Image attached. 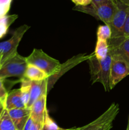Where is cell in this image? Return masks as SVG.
Instances as JSON below:
<instances>
[{"mask_svg": "<svg viewBox=\"0 0 129 130\" xmlns=\"http://www.w3.org/2000/svg\"><path fill=\"white\" fill-rule=\"evenodd\" d=\"M16 130H24L31 116V109L28 107L8 110Z\"/></svg>", "mask_w": 129, "mask_h": 130, "instance_id": "obj_11", "label": "cell"}, {"mask_svg": "<svg viewBox=\"0 0 129 130\" xmlns=\"http://www.w3.org/2000/svg\"><path fill=\"white\" fill-rule=\"evenodd\" d=\"M5 79H0V100H2L5 104V102L6 100V96L8 95V91L5 88L4 82ZM5 105V104H4Z\"/></svg>", "mask_w": 129, "mask_h": 130, "instance_id": "obj_22", "label": "cell"}, {"mask_svg": "<svg viewBox=\"0 0 129 130\" xmlns=\"http://www.w3.org/2000/svg\"><path fill=\"white\" fill-rule=\"evenodd\" d=\"M90 56H91V55H78L73 57V58H72L71 59L68 60V61H67V62L64 63H63V64H61L60 71H59V72H58L57 74L54 75V76H51V77H49L48 79H46L47 83H48V93L51 90V89L53 88V85H54V83L56 82L57 80H58L63 74L67 72L68 70L72 69V67L75 66L76 65L78 64L79 63H81V62H82L84 60H87L89 58Z\"/></svg>", "mask_w": 129, "mask_h": 130, "instance_id": "obj_10", "label": "cell"}, {"mask_svg": "<svg viewBox=\"0 0 129 130\" xmlns=\"http://www.w3.org/2000/svg\"><path fill=\"white\" fill-rule=\"evenodd\" d=\"M48 93V83L46 79L41 81H32L29 91V101L26 107L30 108L34 103L43 95Z\"/></svg>", "mask_w": 129, "mask_h": 130, "instance_id": "obj_12", "label": "cell"}, {"mask_svg": "<svg viewBox=\"0 0 129 130\" xmlns=\"http://www.w3.org/2000/svg\"><path fill=\"white\" fill-rule=\"evenodd\" d=\"M75 6H87L91 4V0H72Z\"/></svg>", "mask_w": 129, "mask_h": 130, "instance_id": "obj_24", "label": "cell"}, {"mask_svg": "<svg viewBox=\"0 0 129 130\" xmlns=\"http://www.w3.org/2000/svg\"><path fill=\"white\" fill-rule=\"evenodd\" d=\"M0 130H16L8 110L5 109L0 118Z\"/></svg>", "mask_w": 129, "mask_h": 130, "instance_id": "obj_18", "label": "cell"}, {"mask_svg": "<svg viewBox=\"0 0 129 130\" xmlns=\"http://www.w3.org/2000/svg\"><path fill=\"white\" fill-rule=\"evenodd\" d=\"M111 60L112 56L110 51L108 55L104 59H97L93 52L87 60L89 65L91 81H92V83H100L104 86L106 91H110V78Z\"/></svg>", "mask_w": 129, "mask_h": 130, "instance_id": "obj_1", "label": "cell"}, {"mask_svg": "<svg viewBox=\"0 0 129 130\" xmlns=\"http://www.w3.org/2000/svg\"><path fill=\"white\" fill-rule=\"evenodd\" d=\"M108 1H110V0H91V4L94 5H97Z\"/></svg>", "mask_w": 129, "mask_h": 130, "instance_id": "obj_26", "label": "cell"}, {"mask_svg": "<svg viewBox=\"0 0 129 130\" xmlns=\"http://www.w3.org/2000/svg\"><path fill=\"white\" fill-rule=\"evenodd\" d=\"M28 66L26 57L16 53L14 56L3 62L0 69V79H6L11 77L22 79L25 76Z\"/></svg>", "mask_w": 129, "mask_h": 130, "instance_id": "obj_4", "label": "cell"}, {"mask_svg": "<svg viewBox=\"0 0 129 130\" xmlns=\"http://www.w3.org/2000/svg\"><path fill=\"white\" fill-rule=\"evenodd\" d=\"M4 109H5V108H1V109H0V118H1V114H2V113H3V112Z\"/></svg>", "mask_w": 129, "mask_h": 130, "instance_id": "obj_29", "label": "cell"}, {"mask_svg": "<svg viewBox=\"0 0 129 130\" xmlns=\"http://www.w3.org/2000/svg\"><path fill=\"white\" fill-rule=\"evenodd\" d=\"M42 125L43 124L36 123V122H34L33 121V123L32 124L30 130H41L42 128Z\"/></svg>", "mask_w": 129, "mask_h": 130, "instance_id": "obj_25", "label": "cell"}, {"mask_svg": "<svg viewBox=\"0 0 129 130\" xmlns=\"http://www.w3.org/2000/svg\"><path fill=\"white\" fill-rule=\"evenodd\" d=\"M25 77L32 81H41L46 80L49 77L46 73L38 67L31 64H28Z\"/></svg>", "mask_w": 129, "mask_h": 130, "instance_id": "obj_15", "label": "cell"}, {"mask_svg": "<svg viewBox=\"0 0 129 130\" xmlns=\"http://www.w3.org/2000/svg\"><path fill=\"white\" fill-rule=\"evenodd\" d=\"M4 107L7 110L26 107L20 88L15 89L8 93Z\"/></svg>", "mask_w": 129, "mask_h": 130, "instance_id": "obj_14", "label": "cell"}, {"mask_svg": "<svg viewBox=\"0 0 129 130\" xmlns=\"http://www.w3.org/2000/svg\"><path fill=\"white\" fill-rule=\"evenodd\" d=\"M30 27L23 25L15 29L11 38L5 41L0 43V53L2 55L1 63L15 55L17 52V48L25 33Z\"/></svg>", "mask_w": 129, "mask_h": 130, "instance_id": "obj_6", "label": "cell"}, {"mask_svg": "<svg viewBox=\"0 0 129 130\" xmlns=\"http://www.w3.org/2000/svg\"><path fill=\"white\" fill-rule=\"evenodd\" d=\"M119 111L118 104L113 103L103 114L89 124L80 127V130H110Z\"/></svg>", "mask_w": 129, "mask_h": 130, "instance_id": "obj_5", "label": "cell"}, {"mask_svg": "<svg viewBox=\"0 0 129 130\" xmlns=\"http://www.w3.org/2000/svg\"><path fill=\"white\" fill-rule=\"evenodd\" d=\"M1 60H2V55L0 53V69H1V66H2V63H1Z\"/></svg>", "mask_w": 129, "mask_h": 130, "instance_id": "obj_30", "label": "cell"}, {"mask_svg": "<svg viewBox=\"0 0 129 130\" xmlns=\"http://www.w3.org/2000/svg\"><path fill=\"white\" fill-rule=\"evenodd\" d=\"M46 96L47 95H43L38 99L31 106V116L34 122L43 124L44 116L48 111L46 109Z\"/></svg>", "mask_w": 129, "mask_h": 130, "instance_id": "obj_13", "label": "cell"}, {"mask_svg": "<svg viewBox=\"0 0 129 130\" xmlns=\"http://www.w3.org/2000/svg\"><path fill=\"white\" fill-rule=\"evenodd\" d=\"M119 1H121V2H122L123 3L125 4V5L129 6V0H119Z\"/></svg>", "mask_w": 129, "mask_h": 130, "instance_id": "obj_27", "label": "cell"}, {"mask_svg": "<svg viewBox=\"0 0 129 130\" xmlns=\"http://www.w3.org/2000/svg\"><path fill=\"white\" fill-rule=\"evenodd\" d=\"M94 53L97 59L102 60L106 58L109 53V46L107 41L97 39Z\"/></svg>", "mask_w": 129, "mask_h": 130, "instance_id": "obj_16", "label": "cell"}, {"mask_svg": "<svg viewBox=\"0 0 129 130\" xmlns=\"http://www.w3.org/2000/svg\"><path fill=\"white\" fill-rule=\"evenodd\" d=\"M28 64L38 67L49 77L57 74L59 72L61 63L56 59L52 58L44 53L42 50L34 48L30 55L26 57Z\"/></svg>", "mask_w": 129, "mask_h": 130, "instance_id": "obj_2", "label": "cell"}, {"mask_svg": "<svg viewBox=\"0 0 129 130\" xmlns=\"http://www.w3.org/2000/svg\"><path fill=\"white\" fill-rule=\"evenodd\" d=\"M4 102L2 101L1 100H0V109H1V108H5L4 107Z\"/></svg>", "mask_w": 129, "mask_h": 130, "instance_id": "obj_28", "label": "cell"}, {"mask_svg": "<svg viewBox=\"0 0 129 130\" xmlns=\"http://www.w3.org/2000/svg\"><path fill=\"white\" fill-rule=\"evenodd\" d=\"M13 0H0V19L7 15Z\"/></svg>", "mask_w": 129, "mask_h": 130, "instance_id": "obj_21", "label": "cell"}, {"mask_svg": "<svg viewBox=\"0 0 129 130\" xmlns=\"http://www.w3.org/2000/svg\"><path fill=\"white\" fill-rule=\"evenodd\" d=\"M110 67V88L112 90L119 82L129 75V65L121 57L112 55Z\"/></svg>", "mask_w": 129, "mask_h": 130, "instance_id": "obj_8", "label": "cell"}, {"mask_svg": "<svg viewBox=\"0 0 129 130\" xmlns=\"http://www.w3.org/2000/svg\"><path fill=\"white\" fill-rule=\"evenodd\" d=\"M75 128H70V129H64L58 126L55 122L49 117L48 111L46 112L44 116V121H43L42 128L41 130H74Z\"/></svg>", "mask_w": 129, "mask_h": 130, "instance_id": "obj_19", "label": "cell"}, {"mask_svg": "<svg viewBox=\"0 0 129 130\" xmlns=\"http://www.w3.org/2000/svg\"><path fill=\"white\" fill-rule=\"evenodd\" d=\"M123 34V36L129 37V11L128 13L127 16H126L125 24H124Z\"/></svg>", "mask_w": 129, "mask_h": 130, "instance_id": "obj_23", "label": "cell"}, {"mask_svg": "<svg viewBox=\"0 0 129 130\" xmlns=\"http://www.w3.org/2000/svg\"><path fill=\"white\" fill-rule=\"evenodd\" d=\"M126 130H129V122H128V126H127V128H126Z\"/></svg>", "mask_w": 129, "mask_h": 130, "instance_id": "obj_32", "label": "cell"}, {"mask_svg": "<svg viewBox=\"0 0 129 130\" xmlns=\"http://www.w3.org/2000/svg\"><path fill=\"white\" fill-rule=\"evenodd\" d=\"M17 18V15H6L0 19V39L7 34L10 26Z\"/></svg>", "mask_w": 129, "mask_h": 130, "instance_id": "obj_17", "label": "cell"}, {"mask_svg": "<svg viewBox=\"0 0 129 130\" xmlns=\"http://www.w3.org/2000/svg\"><path fill=\"white\" fill-rule=\"evenodd\" d=\"M111 37V31L110 26L106 25L99 26L97 31V39L108 41Z\"/></svg>", "mask_w": 129, "mask_h": 130, "instance_id": "obj_20", "label": "cell"}, {"mask_svg": "<svg viewBox=\"0 0 129 130\" xmlns=\"http://www.w3.org/2000/svg\"><path fill=\"white\" fill-rule=\"evenodd\" d=\"M115 3L116 9L110 25L111 31V38H117L123 36V29L129 11V6L123 3L119 0H115Z\"/></svg>", "mask_w": 129, "mask_h": 130, "instance_id": "obj_7", "label": "cell"}, {"mask_svg": "<svg viewBox=\"0 0 129 130\" xmlns=\"http://www.w3.org/2000/svg\"><path fill=\"white\" fill-rule=\"evenodd\" d=\"M108 43L111 54L121 57L129 65V37L111 38Z\"/></svg>", "mask_w": 129, "mask_h": 130, "instance_id": "obj_9", "label": "cell"}, {"mask_svg": "<svg viewBox=\"0 0 129 130\" xmlns=\"http://www.w3.org/2000/svg\"><path fill=\"white\" fill-rule=\"evenodd\" d=\"M80 128H75L74 130H80Z\"/></svg>", "mask_w": 129, "mask_h": 130, "instance_id": "obj_31", "label": "cell"}, {"mask_svg": "<svg viewBox=\"0 0 129 130\" xmlns=\"http://www.w3.org/2000/svg\"><path fill=\"white\" fill-rule=\"evenodd\" d=\"M115 9V0H110L97 5L90 4L87 6H75L73 8L74 10L89 14L108 26L111 24Z\"/></svg>", "mask_w": 129, "mask_h": 130, "instance_id": "obj_3", "label": "cell"}]
</instances>
